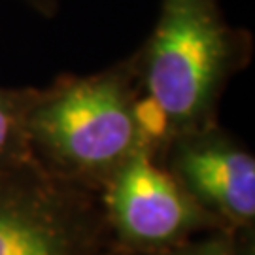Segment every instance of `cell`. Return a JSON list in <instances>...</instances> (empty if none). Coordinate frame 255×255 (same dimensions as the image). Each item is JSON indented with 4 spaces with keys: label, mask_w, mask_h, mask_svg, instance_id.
<instances>
[{
    "label": "cell",
    "mask_w": 255,
    "mask_h": 255,
    "mask_svg": "<svg viewBox=\"0 0 255 255\" xmlns=\"http://www.w3.org/2000/svg\"><path fill=\"white\" fill-rule=\"evenodd\" d=\"M30 6H34L36 9H40L42 13H46V15H51L55 9V2L57 0H27Z\"/></svg>",
    "instance_id": "cell-8"
},
{
    "label": "cell",
    "mask_w": 255,
    "mask_h": 255,
    "mask_svg": "<svg viewBox=\"0 0 255 255\" xmlns=\"http://www.w3.org/2000/svg\"><path fill=\"white\" fill-rule=\"evenodd\" d=\"M97 195L121 254H157L210 231H225L193 201L149 147L132 155Z\"/></svg>",
    "instance_id": "cell-4"
},
{
    "label": "cell",
    "mask_w": 255,
    "mask_h": 255,
    "mask_svg": "<svg viewBox=\"0 0 255 255\" xmlns=\"http://www.w3.org/2000/svg\"><path fill=\"white\" fill-rule=\"evenodd\" d=\"M250 57V32L229 25L219 0H161L151 34L132 53L155 155L174 136L218 123L219 101Z\"/></svg>",
    "instance_id": "cell-1"
},
{
    "label": "cell",
    "mask_w": 255,
    "mask_h": 255,
    "mask_svg": "<svg viewBox=\"0 0 255 255\" xmlns=\"http://www.w3.org/2000/svg\"><path fill=\"white\" fill-rule=\"evenodd\" d=\"M114 255H125V254H121V252H118V254H114Z\"/></svg>",
    "instance_id": "cell-9"
},
{
    "label": "cell",
    "mask_w": 255,
    "mask_h": 255,
    "mask_svg": "<svg viewBox=\"0 0 255 255\" xmlns=\"http://www.w3.org/2000/svg\"><path fill=\"white\" fill-rule=\"evenodd\" d=\"M219 225L255 246V157L219 123L168 140L155 155Z\"/></svg>",
    "instance_id": "cell-5"
},
{
    "label": "cell",
    "mask_w": 255,
    "mask_h": 255,
    "mask_svg": "<svg viewBox=\"0 0 255 255\" xmlns=\"http://www.w3.org/2000/svg\"><path fill=\"white\" fill-rule=\"evenodd\" d=\"M147 255H255V246L246 244L229 231L218 229L199 235L183 244Z\"/></svg>",
    "instance_id": "cell-7"
},
{
    "label": "cell",
    "mask_w": 255,
    "mask_h": 255,
    "mask_svg": "<svg viewBox=\"0 0 255 255\" xmlns=\"http://www.w3.org/2000/svg\"><path fill=\"white\" fill-rule=\"evenodd\" d=\"M32 95L34 87H0V172L34 163L27 140V112Z\"/></svg>",
    "instance_id": "cell-6"
},
{
    "label": "cell",
    "mask_w": 255,
    "mask_h": 255,
    "mask_svg": "<svg viewBox=\"0 0 255 255\" xmlns=\"http://www.w3.org/2000/svg\"><path fill=\"white\" fill-rule=\"evenodd\" d=\"M99 195L36 163L0 172V255H114Z\"/></svg>",
    "instance_id": "cell-3"
},
{
    "label": "cell",
    "mask_w": 255,
    "mask_h": 255,
    "mask_svg": "<svg viewBox=\"0 0 255 255\" xmlns=\"http://www.w3.org/2000/svg\"><path fill=\"white\" fill-rule=\"evenodd\" d=\"M27 140L44 172L95 193L140 149L153 151L132 55L101 72L63 74L34 89Z\"/></svg>",
    "instance_id": "cell-2"
}]
</instances>
